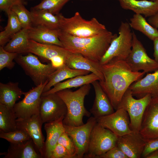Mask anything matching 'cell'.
<instances>
[{"mask_svg": "<svg viewBox=\"0 0 158 158\" xmlns=\"http://www.w3.org/2000/svg\"><path fill=\"white\" fill-rule=\"evenodd\" d=\"M65 64L72 69L93 73L99 78V81L104 79L99 62L91 60L79 53L68 51L65 58Z\"/></svg>", "mask_w": 158, "mask_h": 158, "instance_id": "obj_17", "label": "cell"}, {"mask_svg": "<svg viewBox=\"0 0 158 158\" xmlns=\"http://www.w3.org/2000/svg\"><path fill=\"white\" fill-rule=\"evenodd\" d=\"M29 40L28 29L23 28L12 37L4 48L9 52L19 54L28 53Z\"/></svg>", "mask_w": 158, "mask_h": 158, "instance_id": "obj_29", "label": "cell"}, {"mask_svg": "<svg viewBox=\"0 0 158 158\" xmlns=\"http://www.w3.org/2000/svg\"><path fill=\"white\" fill-rule=\"evenodd\" d=\"M23 1H27V0H29V1H32V0H23Z\"/></svg>", "mask_w": 158, "mask_h": 158, "instance_id": "obj_46", "label": "cell"}, {"mask_svg": "<svg viewBox=\"0 0 158 158\" xmlns=\"http://www.w3.org/2000/svg\"><path fill=\"white\" fill-rule=\"evenodd\" d=\"M150 1H156L157 0H150Z\"/></svg>", "mask_w": 158, "mask_h": 158, "instance_id": "obj_47", "label": "cell"}, {"mask_svg": "<svg viewBox=\"0 0 158 158\" xmlns=\"http://www.w3.org/2000/svg\"><path fill=\"white\" fill-rule=\"evenodd\" d=\"M17 128L25 130L32 139L42 157H44V137L42 131L43 123L39 114L25 119H16Z\"/></svg>", "mask_w": 158, "mask_h": 158, "instance_id": "obj_15", "label": "cell"}, {"mask_svg": "<svg viewBox=\"0 0 158 158\" xmlns=\"http://www.w3.org/2000/svg\"><path fill=\"white\" fill-rule=\"evenodd\" d=\"M16 14L22 26V29H29L32 26V16L30 11L28 10L24 4L13 6L11 9Z\"/></svg>", "mask_w": 158, "mask_h": 158, "instance_id": "obj_32", "label": "cell"}, {"mask_svg": "<svg viewBox=\"0 0 158 158\" xmlns=\"http://www.w3.org/2000/svg\"><path fill=\"white\" fill-rule=\"evenodd\" d=\"M81 0V1H92L93 0Z\"/></svg>", "mask_w": 158, "mask_h": 158, "instance_id": "obj_45", "label": "cell"}, {"mask_svg": "<svg viewBox=\"0 0 158 158\" xmlns=\"http://www.w3.org/2000/svg\"><path fill=\"white\" fill-rule=\"evenodd\" d=\"M97 121L104 127L108 129L118 137L131 133L129 125L130 120L127 112L122 108H119L113 113L96 118Z\"/></svg>", "mask_w": 158, "mask_h": 158, "instance_id": "obj_13", "label": "cell"}, {"mask_svg": "<svg viewBox=\"0 0 158 158\" xmlns=\"http://www.w3.org/2000/svg\"><path fill=\"white\" fill-rule=\"evenodd\" d=\"M153 41L154 45L153 56L154 59L158 63V37Z\"/></svg>", "mask_w": 158, "mask_h": 158, "instance_id": "obj_43", "label": "cell"}, {"mask_svg": "<svg viewBox=\"0 0 158 158\" xmlns=\"http://www.w3.org/2000/svg\"><path fill=\"white\" fill-rule=\"evenodd\" d=\"M47 81L27 92H23V99L16 103L13 109L17 119H25L39 114L41 95Z\"/></svg>", "mask_w": 158, "mask_h": 158, "instance_id": "obj_9", "label": "cell"}, {"mask_svg": "<svg viewBox=\"0 0 158 158\" xmlns=\"http://www.w3.org/2000/svg\"><path fill=\"white\" fill-rule=\"evenodd\" d=\"M96 80L99 81L100 79L93 73L86 75L77 76L68 79L65 81L56 84L52 88L42 93L41 96H44L51 94L56 93L64 89L80 87L85 85L91 84Z\"/></svg>", "mask_w": 158, "mask_h": 158, "instance_id": "obj_25", "label": "cell"}, {"mask_svg": "<svg viewBox=\"0 0 158 158\" xmlns=\"http://www.w3.org/2000/svg\"><path fill=\"white\" fill-rule=\"evenodd\" d=\"M16 119L13 109L0 103V133L17 130Z\"/></svg>", "mask_w": 158, "mask_h": 158, "instance_id": "obj_31", "label": "cell"}, {"mask_svg": "<svg viewBox=\"0 0 158 158\" xmlns=\"http://www.w3.org/2000/svg\"><path fill=\"white\" fill-rule=\"evenodd\" d=\"M18 82H9L0 83V103L10 109H13L16 102L23 95Z\"/></svg>", "mask_w": 158, "mask_h": 158, "instance_id": "obj_26", "label": "cell"}, {"mask_svg": "<svg viewBox=\"0 0 158 158\" xmlns=\"http://www.w3.org/2000/svg\"><path fill=\"white\" fill-rule=\"evenodd\" d=\"M70 0H42L38 4L32 7L36 9L46 10L54 15H57L63 6Z\"/></svg>", "mask_w": 158, "mask_h": 158, "instance_id": "obj_33", "label": "cell"}, {"mask_svg": "<svg viewBox=\"0 0 158 158\" xmlns=\"http://www.w3.org/2000/svg\"><path fill=\"white\" fill-rule=\"evenodd\" d=\"M18 54L8 52L0 47V71L6 68L11 69L14 67L15 63L13 61L16 57Z\"/></svg>", "mask_w": 158, "mask_h": 158, "instance_id": "obj_36", "label": "cell"}, {"mask_svg": "<svg viewBox=\"0 0 158 158\" xmlns=\"http://www.w3.org/2000/svg\"><path fill=\"white\" fill-rule=\"evenodd\" d=\"M58 143L61 145L67 150L72 158H77L74 143L71 138L65 132L59 137Z\"/></svg>", "mask_w": 158, "mask_h": 158, "instance_id": "obj_37", "label": "cell"}, {"mask_svg": "<svg viewBox=\"0 0 158 158\" xmlns=\"http://www.w3.org/2000/svg\"><path fill=\"white\" fill-rule=\"evenodd\" d=\"M98 81H95L91 83L95 90V97L92 107L90 110L91 114L96 118L109 115L114 112L108 97Z\"/></svg>", "mask_w": 158, "mask_h": 158, "instance_id": "obj_19", "label": "cell"}, {"mask_svg": "<svg viewBox=\"0 0 158 158\" xmlns=\"http://www.w3.org/2000/svg\"><path fill=\"white\" fill-rule=\"evenodd\" d=\"M139 133L145 141L158 137V97H152L147 106Z\"/></svg>", "mask_w": 158, "mask_h": 158, "instance_id": "obj_14", "label": "cell"}, {"mask_svg": "<svg viewBox=\"0 0 158 158\" xmlns=\"http://www.w3.org/2000/svg\"><path fill=\"white\" fill-rule=\"evenodd\" d=\"M68 51L63 47L57 45L41 43L31 40H29L28 53H32L50 62L58 56L66 57Z\"/></svg>", "mask_w": 158, "mask_h": 158, "instance_id": "obj_21", "label": "cell"}, {"mask_svg": "<svg viewBox=\"0 0 158 158\" xmlns=\"http://www.w3.org/2000/svg\"><path fill=\"white\" fill-rule=\"evenodd\" d=\"M20 4H24L23 0H0V9L6 13L11 10L15 5Z\"/></svg>", "mask_w": 158, "mask_h": 158, "instance_id": "obj_41", "label": "cell"}, {"mask_svg": "<svg viewBox=\"0 0 158 158\" xmlns=\"http://www.w3.org/2000/svg\"><path fill=\"white\" fill-rule=\"evenodd\" d=\"M59 29L76 37H94L108 30L105 26L100 23L96 18H92L90 20H86L78 12L69 18H66L59 13Z\"/></svg>", "mask_w": 158, "mask_h": 158, "instance_id": "obj_4", "label": "cell"}, {"mask_svg": "<svg viewBox=\"0 0 158 158\" xmlns=\"http://www.w3.org/2000/svg\"><path fill=\"white\" fill-rule=\"evenodd\" d=\"M26 55L18 54L14 60L29 76L36 86L49 81L56 70L51 63H42L36 56L31 53Z\"/></svg>", "mask_w": 158, "mask_h": 158, "instance_id": "obj_7", "label": "cell"}, {"mask_svg": "<svg viewBox=\"0 0 158 158\" xmlns=\"http://www.w3.org/2000/svg\"><path fill=\"white\" fill-rule=\"evenodd\" d=\"M145 141L139 132L131 133L118 137L116 146L119 148L128 158H140L145 144Z\"/></svg>", "mask_w": 158, "mask_h": 158, "instance_id": "obj_16", "label": "cell"}, {"mask_svg": "<svg viewBox=\"0 0 158 158\" xmlns=\"http://www.w3.org/2000/svg\"><path fill=\"white\" fill-rule=\"evenodd\" d=\"M158 149V137L145 141L141 157H145L153 151Z\"/></svg>", "mask_w": 158, "mask_h": 158, "instance_id": "obj_38", "label": "cell"}, {"mask_svg": "<svg viewBox=\"0 0 158 158\" xmlns=\"http://www.w3.org/2000/svg\"><path fill=\"white\" fill-rule=\"evenodd\" d=\"M50 158H72V157L64 147L57 143L52 151Z\"/></svg>", "mask_w": 158, "mask_h": 158, "instance_id": "obj_39", "label": "cell"}, {"mask_svg": "<svg viewBox=\"0 0 158 158\" xmlns=\"http://www.w3.org/2000/svg\"><path fill=\"white\" fill-rule=\"evenodd\" d=\"M99 158H128L119 148L115 146L100 156Z\"/></svg>", "mask_w": 158, "mask_h": 158, "instance_id": "obj_40", "label": "cell"}, {"mask_svg": "<svg viewBox=\"0 0 158 158\" xmlns=\"http://www.w3.org/2000/svg\"><path fill=\"white\" fill-rule=\"evenodd\" d=\"M128 88L133 95L140 98L147 94H150L152 97H158V69L133 83Z\"/></svg>", "mask_w": 158, "mask_h": 158, "instance_id": "obj_18", "label": "cell"}, {"mask_svg": "<svg viewBox=\"0 0 158 158\" xmlns=\"http://www.w3.org/2000/svg\"><path fill=\"white\" fill-rule=\"evenodd\" d=\"M133 96L131 91L128 88L124 94L117 109L122 108L127 112L131 130L132 131L139 132L145 110L152 97L150 94H147L136 99Z\"/></svg>", "mask_w": 158, "mask_h": 158, "instance_id": "obj_8", "label": "cell"}, {"mask_svg": "<svg viewBox=\"0 0 158 158\" xmlns=\"http://www.w3.org/2000/svg\"><path fill=\"white\" fill-rule=\"evenodd\" d=\"M90 84L83 85L73 91L69 89L59 91L56 93L65 103L67 113L63 120L64 125L77 126L83 125V117H90L91 113L85 108L84 100L89 92Z\"/></svg>", "mask_w": 158, "mask_h": 158, "instance_id": "obj_3", "label": "cell"}, {"mask_svg": "<svg viewBox=\"0 0 158 158\" xmlns=\"http://www.w3.org/2000/svg\"><path fill=\"white\" fill-rule=\"evenodd\" d=\"M148 22L152 26L158 29V12L154 16L149 17Z\"/></svg>", "mask_w": 158, "mask_h": 158, "instance_id": "obj_42", "label": "cell"}, {"mask_svg": "<svg viewBox=\"0 0 158 158\" xmlns=\"http://www.w3.org/2000/svg\"><path fill=\"white\" fill-rule=\"evenodd\" d=\"M90 73L88 71L71 68L65 64L57 69L51 75L48 83L45 86L43 93L46 92L56 84L66 79L80 75H86Z\"/></svg>", "mask_w": 158, "mask_h": 158, "instance_id": "obj_28", "label": "cell"}, {"mask_svg": "<svg viewBox=\"0 0 158 158\" xmlns=\"http://www.w3.org/2000/svg\"><path fill=\"white\" fill-rule=\"evenodd\" d=\"M118 30L119 35L112 40L100 61L101 65L108 63L114 58L125 61L129 55L133 36L129 23L121 22Z\"/></svg>", "mask_w": 158, "mask_h": 158, "instance_id": "obj_5", "label": "cell"}, {"mask_svg": "<svg viewBox=\"0 0 158 158\" xmlns=\"http://www.w3.org/2000/svg\"><path fill=\"white\" fill-rule=\"evenodd\" d=\"M64 117V116H63L56 120L45 123L44 129L47 137L45 142L44 158H50L52 151L58 143L59 137L65 132L63 122Z\"/></svg>", "mask_w": 158, "mask_h": 158, "instance_id": "obj_20", "label": "cell"}, {"mask_svg": "<svg viewBox=\"0 0 158 158\" xmlns=\"http://www.w3.org/2000/svg\"><path fill=\"white\" fill-rule=\"evenodd\" d=\"M118 136L97 122L91 133L88 147L84 157L99 158L100 156L116 146Z\"/></svg>", "mask_w": 158, "mask_h": 158, "instance_id": "obj_6", "label": "cell"}, {"mask_svg": "<svg viewBox=\"0 0 158 158\" xmlns=\"http://www.w3.org/2000/svg\"><path fill=\"white\" fill-rule=\"evenodd\" d=\"M101 68L104 79L99 83L114 109L116 110L129 86L142 78L145 73L134 72L125 61L116 58L102 65Z\"/></svg>", "mask_w": 158, "mask_h": 158, "instance_id": "obj_1", "label": "cell"}, {"mask_svg": "<svg viewBox=\"0 0 158 158\" xmlns=\"http://www.w3.org/2000/svg\"><path fill=\"white\" fill-rule=\"evenodd\" d=\"M10 143L4 158H42L36 150V148L32 139L18 143Z\"/></svg>", "mask_w": 158, "mask_h": 158, "instance_id": "obj_24", "label": "cell"}, {"mask_svg": "<svg viewBox=\"0 0 158 158\" xmlns=\"http://www.w3.org/2000/svg\"><path fill=\"white\" fill-rule=\"evenodd\" d=\"M97 122L94 117H90L86 123L74 126L63 124L65 132L71 138L76 148L77 158H83L86 153L92 130Z\"/></svg>", "mask_w": 158, "mask_h": 158, "instance_id": "obj_11", "label": "cell"}, {"mask_svg": "<svg viewBox=\"0 0 158 158\" xmlns=\"http://www.w3.org/2000/svg\"><path fill=\"white\" fill-rule=\"evenodd\" d=\"M0 138L14 144L21 143L31 139L25 130L18 129L12 132L0 133Z\"/></svg>", "mask_w": 158, "mask_h": 158, "instance_id": "obj_34", "label": "cell"}, {"mask_svg": "<svg viewBox=\"0 0 158 158\" xmlns=\"http://www.w3.org/2000/svg\"><path fill=\"white\" fill-rule=\"evenodd\" d=\"M145 158H158V149L149 154Z\"/></svg>", "mask_w": 158, "mask_h": 158, "instance_id": "obj_44", "label": "cell"}, {"mask_svg": "<svg viewBox=\"0 0 158 158\" xmlns=\"http://www.w3.org/2000/svg\"><path fill=\"white\" fill-rule=\"evenodd\" d=\"M133 36L131 51L125 60L132 71L138 72L142 70L147 73L158 69V63L149 56L146 49L133 31Z\"/></svg>", "mask_w": 158, "mask_h": 158, "instance_id": "obj_10", "label": "cell"}, {"mask_svg": "<svg viewBox=\"0 0 158 158\" xmlns=\"http://www.w3.org/2000/svg\"><path fill=\"white\" fill-rule=\"evenodd\" d=\"M118 35L107 30L92 37H76L60 29L59 38L63 47L68 51L79 53L92 61L99 62L111 41Z\"/></svg>", "mask_w": 158, "mask_h": 158, "instance_id": "obj_2", "label": "cell"}, {"mask_svg": "<svg viewBox=\"0 0 158 158\" xmlns=\"http://www.w3.org/2000/svg\"><path fill=\"white\" fill-rule=\"evenodd\" d=\"M129 23L131 27L138 31L153 41L158 37V30L151 25L142 15L135 13Z\"/></svg>", "mask_w": 158, "mask_h": 158, "instance_id": "obj_30", "label": "cell"}, {"mask_svg": "<svg viewBox=\"0 0 158 158\" xmlns=\"http://www.w3.org/2000/svg\"><path fill=\"white\" fill-rule=\"evenodd\" d=\"M6 13L8 16V22L4 31L11 38L22 28L18 17L12 10L11 9Z\"/></svg>", "mask_w": 158, "mask_h": 158, "instance_id": "obj_35", "label": "cell"}, {"mask_svg": "<svg viewBox=\"0 0 158 158\" xmlns=\"http://www.w3.org/2000/svg\"><path fill=\"white\" fill-rule=\"evenodd\" d=\"M123 9L149 17L158 12V0H116Z\"/></svg>", "mask_w": 158, "mask_h": 158, "instance_id": "obj_22", "label": "cell"}, {"mask_svg": "<svg viewBox=\"0 0 158 158\" xmlns=\"http://www.w3.org/2000/svg\"><path fill=\"white\" fill-rule=\"evenodd\" d=\"M67 111L65 103L56 93L41 96L39 115L43 123L65 117Z\"/></svg>", "mask_w": 158, "mask_h": 158, "instance_id": "obj_12", "label": "cell"}, {"mask_svg": "<svg viewBox=\"0 0 158 158\" xmlns=\"http://www.w3.org/2000/svg\"><path fill=\"white\" fill-rule=\"evenodd\" d=\"M30 12L32 26H41L52 29H59L60 13L55 15L46 10L36 9L32 7Z\"/></svg>", "mask_w": 158, "mask_h": 158, "instance_id": "obj_27", "label": "cell"}, {"mask_svg": "<svg viewBox=\"0 0 158 158\" xmlns=\"http://www.w3.org/2000/svg\"><path fill=\"white\" fill-rule=\"evenodd\" d=\"M59 30L41 26H32L28 29V36L30 40L40 43L53 44L63 47L59 38Z\"/></svg>", "mask_w": 158, "mask_h": 158, "instance_id": "obj_23", "label": "cell"}]
</instances>
